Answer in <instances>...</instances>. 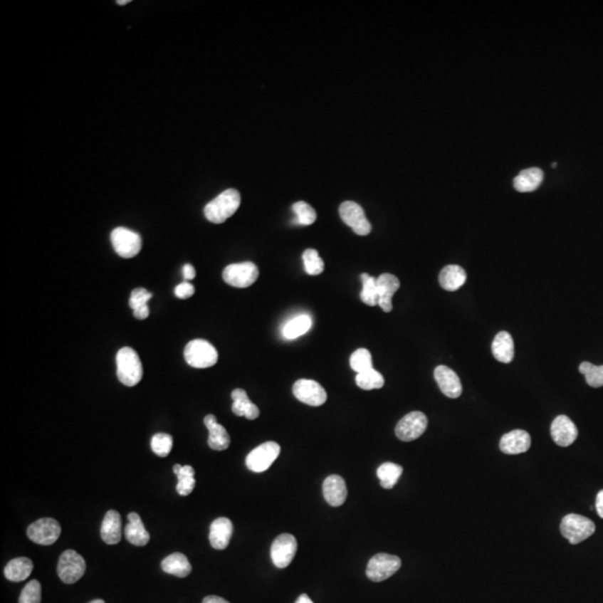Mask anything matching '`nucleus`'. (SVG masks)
<instances>
[{
    "label": "nucleus",
    "instance_id": "obj_9",
    "mask_svg": "<svg viewBox=\"0 0 603 603\" xmlns=\"http://www.w3.org/2000/svg\"><path fill=\"white\" fill-rule=\"evenodd\" d=\"M280 453V447L278 444L274 441L262 444L247 456V468L254 473H263L272 466V463L276 461Z\"/></svg>",
    "mask_w": 603,
    "mask_h": 603
},
{
    "label": "nucleus",
    "instance_id": "obj_47",
    "mask_svg": "<svg viewBox=\"0 0 603 603\" xmlns=\"http://www.w3.org/2000/svg\"><path fill=\"white\" fill-rule=\"evenodd\" d=\"M295 603H314L313 601L310 599V597L308 594H302V596L298 597V600H296Z\"/></svg>",
    "mask_w": 603,
    "mask_h": 603
},
{
    "label": "nucleus",
    "instance_id": "obj_37",
    "mask_svg": "<svg viewBox=\"0 0 603 603\" xmlns=\"http://www.w3.org/2000/svg\"><path fill=\"white\" fill-rule=\"evenodd\" d=\"M350 365H351L352 370L357 373L373 368L372 357H371L369 350L357 349L350 357Z\"/></svg>",
    "mask_w": 603,
    "mask_h": 603
},
{
    "label": "nucleus",
    "instance_id": "obj_29",
    "mask_svg": "<svg viewBox=\"0 0 603 603\" xmlns=\"http://www.w3.org/2000/svg\"><path fill=\"white\" fill-rule=\"evenodd\" d=\"M33 569H34V565L28 557H17V559L11 560L6 565L4 573L7 580L21 582L26 580L27 577L31 575Z\"/></svg>",
    "mask_w": 603,
    "mask_h": 603
},
{
    "label": "nucleus",
    "instance_id": "obj_49",
    "mask_svg": "<svg viewBox=\"0 0 603 603\" xmlns=\"http://www.w3.org/2000/svg\"><path fill=\"white\" fill-rule=\"evenodd\" d=\"M90 603H105V602H104L103 600H101V599H98V600L91 601V602H90Z\"/></svg>",
    "mask_w": 603,
    "mask_h": 603
},
{
    "label": "nucleus",
    "instance_id": "obj_10",
    "mask_svg": "<svg viewBox=\"0 0 603 603\" xmlns=\"http://www.w3.org/2000/svg\"><path fill=\"white\" fill-rule=\"evenodd\" d=\"M339 211L343 223L352 228L357 235L367 236L371 233L372 226L365 217V210L359 204L355 201L342 202Z\"/></svg>",
    "mask_w": 603,
    "mask_h": 603
},
{
    "label": "nucleus",
    "instance_id": "obj_20",
    "mask_svg": "<svg viewBox=\"0 0 603 603\" xmlns=\"http://www.w3.org/2000/svg\"><path fill=\"white\" fill-rule=\"evenodd\" d=\"M233 523L227 518H219L210 525L209 541L216 550H225L233 535Z\"/></svg>",
    "mask_w": 603,
    "mask_h": 603
},
{
    "label": "nucleus",
    "instance_id": "obj_14",
    "mask_svg": "<svg viewBox=\"0 0 603 603\" xmlns=\"http://www.w3.org/2000/svg\"><path fill=\"white\" fill-rule=\"evenodd\" d=\"M293 394L298 400L312 407H319L325 404L327 399V391L316 381L308 379L298 380L293 387Z\"/></svg>",
    "mask_w": 603,
    "mask_h": 603
},
{
    "label": "nucleus",
    "instance_id": "obj_8",
    "mask_svg": "<svg viewBox=\"0 0 603 603\" xmlns=\"http://www.w3.org/2000/svg\"><path fill=\"white\" fill-rule=\"evenodd\" d=\"M259 271L251 262L228 265L223 272V278L228 285L237 288L251 286L258 278Z\"/></svg>",
    "mask_w": 603,
    "mask_h": 603
},
{
    "label": "nucleus",
    "instance_id": "obj_31",
    "mask_svg": "<svg viewBox=\"0 0 603 603\" xmlns=\"http://www.w3.org/2000/svg\"><path fill=\"white\" fill-rule=\"evenodd\" d=\"M404 468L394 463H384L377 471V476L380 481L381 486L384 490H391L396 486L399 478L402 477Z\"/></svg>",
    "mask_w": 603,
    "mask_h": 603
},
{
    "label": "nucleus",
    "instance_id": "obj_16",
    "mask_svg": "<svg viewBox=\"0 0 603 603\" xmlns=\"http://www.w3.org/2000/svg\"><path fill=\"white\" fill-rule=\"evenodd\" d=\"M435 380L437 381L440 390L448 398L456 399L461 397L463 392L461 379L456 374L455 371L446 365H438L434 372Z\"/></svg>",
    "mask_w": 603,
    "mask_h": 603
},
{
    "label": "nucleus",
    "instance_id": "obj_43",
    "mask_svg": "<svg viewBox=\"0 0 603 603\" xmlns=\"http://www.w3.org/2000/svg\"><path fill=\"white\" fill-rule=\"evenodd\" d=\"M150 315V308L149 306H143V308H137V310H135L133 311V316H135L137 320H145L148 319V316Z\"/></svg>",
    "mask_w": 603,
    "mask_h": 603
},
{
    "label": "nucleus",
    "instance_id": "obj_13",
    "mask_svg": "<svg viewBox=\"0 0 603 603\" xmlns=\"http://www.w3.org/2000/svg\"><path fill=\"white\" fill-rule=\"evenodd\" d=\"M298 551V541L292 534H280L273 542L271 557L278 569H285L290 565Z\"/></svg>",
    "mask_w": 603,
    "mask_h": 603
},
{
    "label": "nucleus",
    "instance_id": "obj_4",
    "mask_svg": "<svg viewBox=\"0 0 603 603\" xmlns=\"http://www.w3.org/2000/svg\"><path fill=\"white\" fill-rule=\"evenodd\" d=\"M560 530L562 535L565 536L570 543L575 545L589 539L594 533L596 524L584 516L569 514L562 520Z\"/></svg>",
    "mask_w": 603,
    "mask_h": 603
},
{
    "label": "nucleus",
    "instance_id": "obj_23",
    "mask_svg": "<svg viewBox=\"0 0 603 603\" xmlns=\"http://www.w3.org/2000/svg\"><path fill=\"white\" fill-rule=\"evenodd\" d=\"M101 538L109 545H115L121 541L122 520L117 510H109L104 516L101 526Z\"/></svg>",
    "mask_w": 603,
    "mask_h": 603
},
{
    "label": "nucleus",
    "instance_id": "obj_12",
    "mask_svg": "<svg viewBox=\"0 0 603 603\" xmlns=\"http://www.w3.org/2000/svg\"><path fill=\"white\" fill-rule=\"evenodd\" d=\"M61 532L62 528L56 520L50 518H41L29 525L27 535L31 541L36 544L52 545L60 538Z\"/></svg>",
    "mask_w": 603,
    "mask_h": 603
},
{
    "label": "nucleus",
    "instance_id": "obj_22",
    "mask_svg": "<svg viewBox=\"0 0 603 603\" xmlns=\"http://www.w3.org/2000/svg\"><path fill=\"white\" fill-rule=\"evenodd\" d=\"M129 524L125 528V538L135 547H145L150 541V534L145 530V524L140 515L137 513H130L127 515Z\"/></svg>",
    "mask_w": 603,
    "mask_h": 603
},
{
    "label": "nucleus",
    "instance_id": "obj_5",
    "mask_svg": "<svg viewBox=\"0 0 603 603\" xmlns=\"http://www.w3.org/2000/svg\"><path fill=\"white\" fill-rule=\"evenodd\" d=\"M114 251L123 258H133L142 248V239L139 234L125 227H117L111 233Z\"/></svg>",
    "mask_w": 603,
    "mask_h": 603
},
{
    "label": "nucleus",
    "instance_id": "obj_46",
    "mask_svg": "<svg viewBox=\"0 0 603 603\" xmlns=\"http://www.w3.org/2000/svg\"><path fill=\"white\" fill-rule=\"evenodd\" d=\"M202 603H229L228 601H226L225 599L220 598V597L217 596H208L204 599Z\"/></svg>",
    "mask_w": 603,
    "mask_h": 603
},
{
    "label": "nucleus",
    "instance_id": "obj_17",
    "mask_svg": "<svg viewBox=\"0 0 603 603\" xmlns=\"http://www.w3.org/2000/svg\"><path fill=\"white\" fill-rule=\"evenodd\" d=\"M377 286L379 293L378 305L381 310L389 313L392 311V298L400 288V280L394 275L384 273L377 278Z\"/></svg>",
    "mask_w": 603,
    "mask_h": 603
},
{
    "label": "nucleus",
    "instance_id": "obj_45",
    "mask_svg": "<svg viewBox=\"0 0 603 603\" xmlns=\"http://www.w3.org/2000/svg\"><path fill=\"white\" fill-rule=\"evenodd\" d=\"M596 508L599 516L603 518V490L600 491L597 495Z\"/></svg>",
    "mask_w": 603,
    "mask_h": 603
},
{
    "label": "nucleus",
    "instance_id": "obj_18",
    "mask_svg": "<svg viewBox=\"0 0 603 603\" xmlns=\"http://www.w3.org/2000/svg\"><path fill=\"white\" fill-rule=\"evenodd\" d=\"M531 447V437L525 430L516 429L505 434L500 441V451L506 455L526 453Z\"/></svg>",
    "mask_w": 603,
    "mask_h": 603
},
{
    "label": "nucleus",
    "instance_id": "obj_24",
    "mask_svg": "<svg viewBox=\"0 0 603 603\" xmlns=\"http://www.w3.org/2000/svg\"><path fill=\"white\" fill-rule=\"evenodd\" d=\"M233 406L231 410L238 417H245L248 420H255L259 417V409L256 404L249 400L246 391L243 389H235L231 392Z\"/></svg>",
    "mask_w": 603,
    "mask_h": 603
},
{
    "label": "nucleus",
    "instance_id": "obj_36",
    "mask_svg": "<svg viewBox=\"0 0 603 603\" xmlns=\"http://www.w3.org/2000/svg\"><path fill=\"white\" fill-rule=\"evenodd\" d=\"M304 268L308 275H320L324 271L323 259L315 249H306L303 253Z\"/></svg>",
    "mask_w": 603,
    "mask_h": 603
},
{
    "label": "nucleus",
    "instance_id": "obj_26",
    "mask_svg": "<svg viewBox=\"0 0 603 603\" xmlns=\"http://www.w3.org/2000/svg\"><path fill=\"white\" fill-rule=\"evenodd\" d=\"M543 171L539 168H530L522 171L514 179V188L520 192H531L538 189L543 182Z\"/></svg>",
    "mask_w": 603,
    "mask_h": 603
},
{
    "label": "nucleus",
    "instance_id": "obj_27",
    "mask_svg": "<svg viewBox=\"0 0 603 603\" xmlns=\"http://www.w3.org/2000/svg\"><path fill=\"white\" fill-rule=\"evenodd\" d=\"M493 355L497 361L510 363L514 359V341L510 334L502 331L495 337L492 345Z\"/></svg>",
    "mask_w": 603,
    "mask_h": 603
},
{
    "label": "nucleus",
    "instance_id": "obj_44",
    "mask_svg": "<svg viewBox=\"0 0 603 603\" xmlns=\"http://www.w3.org/2000/svg\"><path fill=\"white\" fill-rule=\"evenodd\" d=\"M182 274H184L186 282H188V280H194V277H196V270H194V267L192 265L186 264L184 268H182Z\"/></svg>",
    "mask_w": 603,
    "mask_h": 603
},
{
    "label": "nucleus",
    "instance_id": "obj_48",
    "mask_svg": "<svg viewBox=\"0 0 603 603\" xmlns=\"http://www.w3.org/2000/svg\"><path fill=\"white\" fill-rule=\"evenodd\" d=\"M117 5L125 6V5H127V4L130 3V0H123V1H121V0H119V1H117Z\"/></svg>",
    "mask_w": 603,
    "mask_h": 603
},
{
    "label": "nucleus",
    "instance_id": "obj_39",
    "mask_svg": "<svg viewBox=\"0 0 603 603\" xmlns=\"http://www.w3.org/2000/svg\"><path fill=\"white\" fill-rule=\"evenodd\" d=\"M174 446V439L168 434H157L151 439V449L160 457H167Z\"/></svg>",
    "mask_w": 603,
    "mask_h": 603
},
{
    "label": "nucleus",
    "instance_id": "obj_6",
    "mask_svg": "<svg viewBox=\"0 0 603 603\" xmlns=\"http://www.w3.org/2000/svg\"><path fill=\"white\" fill-rule=\"evenodd\" d=\"M85 570V560L78 552L68 550L61 555L57 565V575L63 582L73 584L83 577Z\"/></svg>",
    "mask_w": 603,
    "mask_h": 603
},
{
    "label": "nucleus",
    "instance_id": "obj_33",
    "mask_svg": "<svg viewBox=\"0 0 603 603\" xmlns=\"http://www.w3.org/2000/svg\"><path fill=\"white\" fill-rule=\"evenodd\" d=\"M355 382H357L359 388L363 390H374V389H381L384 386V378L380 372L371 368L369 370L363 371V372L357 373L355 377Z\"/></svg>",
    "mask_w": 603,
    "mask_h": 603
},
{
    "label": "nucleus",
    "instance_id": "obj_1",
    "mask_svg": "<svg viewBox=\"0 0 603 603\" xmlns=\"http://www.w3.org/2000/svg\"><path fill=\"white\" fill-rule=\"evenodd\" d=\"M241 206V194L236 189H227L219 196L208 202L204 213L208 221L223 224L238 210Z\"/></svg>",
    "mask_w": 603,
    "mask_h": 603
},
{
    "label": "nucleus",
    "instance_id": "obj_41",
    "mask_svg": "<svg viewBox=\"0 0 603 603\" xmlns=\"http://www.w3.org/2000/svg\"><path fill=\"white\" fill-rule=\"evenodd\" d=\"M152 293L149 292L145 288H135L130 296L129 305L135 311L137 308L148 305V302L152 298Z\"/></svg>",
    "mask_w": 603,
    "mask_h": 603
},
{
    "label": "nucleus",
    "instance_id": "obj_7",
    "mask_svg": "<svg viewBox=\"0 0 603 603\" xmlns=\"http://www.w3.org/2000/svg\"><path fill=\"white\" fill-rule=\"evenodd\" d=\"M402 567V560L391 554L379 553L369 561L367 577L373 582H381L392 577Z\"/></svg>",
    "mask_w": 603,
    "mask_h": 603
},
{
    "label": "nucleus",
    "instance_id": "obj_42",
    "mask_svg": "<svg viewBox=\"0 0 603 603\" xmlns=\"http://www.w3.org/2000/svg\"><path fill=\"white\" fill-rule=\"evenodd\" d=\"M194 294V285L190 284L189 282H184L182 284H179L176 288H174V295L177 298H180V300H187V298H192Z\"/></svg>",
    "mask_w": 603,
    "mask_h": 603
},
{
    "label": "nucleus",
    "instance_id": "obj_2",
    "mask_svg": "<svg viewBox=\"0 0 603 603\" xmlns=\"http://www.w3.org/2000/svg\"><path fill=\"white\" fill-rule=\"evenodd\" d=\"M117 378L127 387L137 386L143 377L142 363L139 355L132 347L119 350L117 355Z\"/></svg>",
    "mask_w": 603,
    "mask_h": 603
},
{
    "label": "nucleus",
    "instance_id": "obj_38",
    "mask_svg": "<svg viewBox=\"0 0 603 603\" xmlns=\"http://www.w3.org/2000/svg\"><path fill=\"white\" fill-rule=\"evenodd\" d=\"M293 211L296 214L298 223L300 225L310 226L315 223L316 216L315 210L313 207L306 204L304 201H298L293 205Z\"/></svg>",
    "mask_w": 603,
    "mask_h": 603
},
{
    "label": "nucleus",
    "instance_id": "obj_15",
    "mask_svg": "<svg viewBox=\"0 0 603 603\" xmlns=\"http://www.w3.org/2000/svg\"><path fill=\"white\" fill-rule=\"evenodd\" d=\"M551 436L554 443L560 447H569L577 438V426L569 417L561 414L552 422Z\"/></svg>",
    "mask_w": 603,
    "mask_h": 603
},
{
    "label": "nucleus",
    "instance_id": "obj_40",
    "mask_svg": "<svg viewBox=\"0 0 603 603\" xmlns=\"http://www.w3.org/2000/svg\"><path fill=\"white\" fill-rule=\"evenodd\" d=\"M42 601V587L37 580H31L25 585L21 593L19 603H41Z\"/></svg>",
    "mask_w": 603,
    "mask_h": 603
},
{
    "label": "nucleus",
    "instance_id": "obj_19",
    "mask_svg": "<svg viewBox=\"0 0 603 603\" xmlns=\"http://www.w3.org/2000/svg\"><path fill=\"white\" fill-rule=\"evenodd\" d=\"M324 500L333 508L345 504L347 490L345 479L339 475H331L323 483Z\"/></svg>",
    "mask_w": 603,
    "mask_h": 603
},
{
    "label": "nucleus",
    "instance_id": "obj_30",
    "mask_svg": "<svg viewBox=\"0 0 603 603\" xmlns=\"http://www.w3.org/2000/svg\"><path fill=\"white\" fill-rule=\"evenodd\" d=\"M174 474L178 477V484H177V492L182 496H188L192 494L196 486V481H194V467L187 465H174Z\"/></svg>",
    "mask_w": 603,
    "mask_h": 603
},
{
    "label": "nucleus",
    "instance_id": "obj_11",
    "mask_svg": "<svg viewBox=\"0 0 603 603\" xmlns=\"http://www.w3.org/2000/svg\"><path fill=\"white\" fill-rule=\"evenodd\" d=\"M428 419L425 414L412 411L406 414L396 427V436L402 441H412L421 437L427 429Z\"/></svg>",
    "mask_w": 603,
    "mask_h": 603
},
{
    "label": "nucleus",
    "instance_id": "obj_35",
    "mask_svg": "<svg viewBox=\"0 0 603 603\" xmlns=\"http://www.w3.org/2000/svg\"><path fill=\"white\" fill-rule=\"evenodd\" d=\"M579 371L585 377V381L592 388L603 387V365H594L590 362H582Z\"/></svg>",
    "mask_w": 603,
    "mask_h": 603
},
{
    "label": "nucleus",
    "instance_id": "obj_21",
    "mask_svg": "<svg viewBox=\"0 0 603 603\" xmlns=\"http://www.w3.org/2000/svg\"><path fill=\"white\" fill-rule=\"evenodd\" d=\"M205 426L209 431L208 445L214 451H225L231 445V437L224 426L219 425L214 414L206 416Z\"/></svg>",
    "mask_w": 603,
    "mask_h": 603
},
{
    "label": "nucleus",
    "instance_id": "obj_3",
    "mask_svg": "<svg viewBox=\"0 0 603 603\" xmlns=\"http://www.w3.org/2000/svg\"><path fill=\"white\" fill-rule=\"evenodd\" d=\"M184 359L192 368H210L217 363L218 352L215 347L206 340H192L186 345Z\"/></svg>",
    "mask_w": 603,
    "mask_h": 603
},
{
    "label": "nucleus",
    "instance_id": "obj_32",
    "mask_svg": "<svg viewBox=\"0 0 603 603\" xmlns=\"http://www.w3.org/2000/svg\"><path fill=\"white\" fill-rule=\"evenodd\" d=\"M311 327V316L306 315V314L298 315L294 318V319L290 320L285 325L284 329H283V335L288 340L298 339V337L304 335L306 332L310 331Z\"/></svg>",
    "mask_w": 603,
    "mask_h": 603
},
{
    "label": "nucleus",
    "instance_id": "obj_28",
    "mask_svg": "<svg viewBox=\"0 0 603 603\" xmlns=\"http://www.w3.org/2000/svg\"><path fill=\"white\" fill-rule=\"evenodd\" d=\"M161 567L168 575L186 577L192 573V565L188 557L182 553L170 554L162 561Z\"/></svg>",
    "mask_w": 603,
    "mask_h": 603
},
{
    "label": "nucleus",
    "instance_id": "obj_34",
    "mask_svg": "<svg viewBox=\"0 0 603 603\" xmlns=\"http://www.w3.org/2000/svg\"><path fill=\"white\" fill-rule=\"evenodd\" d=\"M363 282L362 292H361V300L363 303L369 306H376L379 303L378 286H377V278L370 276L367 273L361 275Z\"/></svg>",
    "mask_w": 603,
    "mask_h": 603
},
{
    "label": "nucleus",
    "instance_id": "obj_25",
    "mask_svg": "<svg viewBox=\"0 0 603 603\" xmlns=\"http://www.w3.org/2000/svg\"><path fill=\"white\" fill-rule=\"evenodd\" d=\"M466 272L458 265H448L439 274V284L448 292H455L466 282Z\"/></svg>",
    "mask_w": 603,
    "mask_h": 603
}]
</instances>
